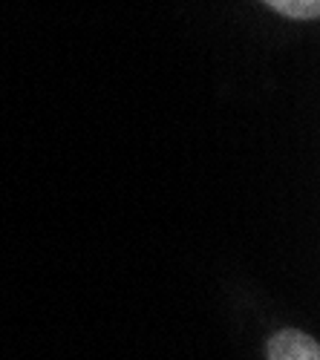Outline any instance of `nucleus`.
Returning a JSON list of instances; mask_svg holds the SVG:
<instances>
[{"instance_id":"obj_1","label":"nucleus","mask_w":320,"mask_h":360,"mask_svg":"<svg viewBox=\"0 0 320 360\" xmlns=\"http://www.w3.org/2000/svg\"><path fill=\"white\" fill-rule=\"evenodd\" d=\"M266 354L269 360H320V346L297 328H280L269 338Z\"/></svg>"},{"instance_id":"obj_2","label":"nucleus","mask_w":320,"mask_h":360,"mask_svg":"<svg viewBox=\"0 0 320 360\" xmlns=\"http://www.w3.org/2000/svg\"><path fill=\"white\" fill-rule=\"evenodd\" d=\"M263 4L292 20H314L320 15V0H263Z\"/></svg>"}]
</instances>
